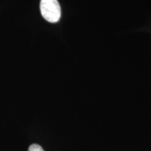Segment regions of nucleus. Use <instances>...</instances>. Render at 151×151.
<instances>
[{
    "label": "nucleus",
    "instance_id": "nucleus-1",
    "mask_svg": "<svg viewBox=\"0 0 151 151\" xmlns=\"http://www.w3.org/2000/svg\"><path fill=\"white\" fill-rule=\"evenodd\" d=\"M40 10L43 18L50 22H57L61 17V8L58 0H41Z\"/></svg>",
    "mask_w": 151,
    "mask_h": 151
},
{
    "label": "nucleus",
    "instance_id": "nucleus-2",
    "mask_svg": "<svg viewBox=\"0 0 151 151\" xmlns=\"http://www.w3.org/2000/svg\"><path fill=\"white\" fill-rule=\"evenodd\" d=\"M28 151H44L42 147L38 144H32L29 147Z\"/></svg>",
    "mask_w": 151,
    "mask_h": 151
}]
</instances>
